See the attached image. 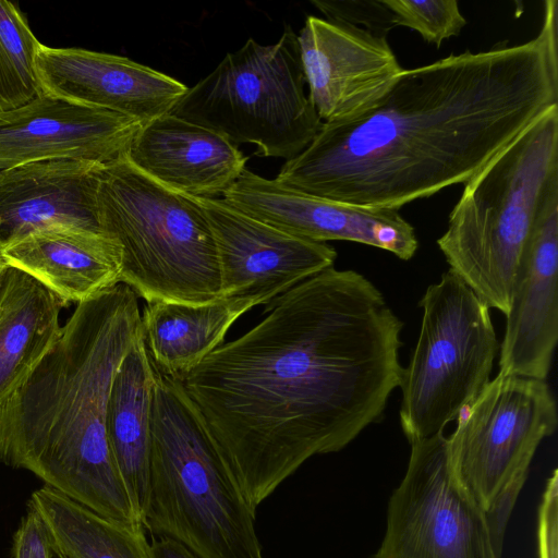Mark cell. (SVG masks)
I'll return each mask as SVG.
<instances>
[{"label": "cell", "mask_w": 558, "mask_h": 558, "mask_svg": "<svg viewBox=\"0 0 558 558\" xmlns=\"http://www.w3.org/2000/svg\"><path fill=\"white\" fill-rule=\"evenodd\" d=\"M150 558H199L181 543L166 538H155L149 543Z\"/></svg>", "instance_id": "cell-30"}, {"label": "cell", "mask_w": 558, "mask_h": 558, "mask_svg": "<svg viewBox=\"0 0 558 558\" xmlns=\"http://www.w3.org/2000/svg\"><path fill=\"white\" fill-rule=\"evenodd\" d=\"M298 44L307 97L323 122L368 110L403 71L386 36L361 26L310 15Z\"/></svg>", "instance_id": "cell-12"}, {"label": "cell", "mask_w": 558, "mask_h": 558, "mask_svg": "<svg viewBox=\"0 0 558 558\" xmlns=\"http://www.w3.org/2000/svg\"><path fill=\"white\" fill-rule=\"evenodd\" d=\"M252 307L223 298L204 304L149 302L141 313L142 340L157 372L181 379L223 343L233 323Z\"/></svg>", "instance_id": "cell-22"}, {"label": "cell", "mask_w": 558, "mask_h": 558, "mask_svg": "<svg viewBox=\"0 0 558 558\" xmlns=\"http://www.w3.org/2000/svg\"><path fill=\"white\" fill-rule=\"evenodd\" d=\"M315 5L326 20L364 25L375 34L386 36V33L395 27L392 15L383 0L376 1H323L313 0Z\"/></svg>", "instance_id": "cell-26"}, {"label": "cell", "mask_w": 558, "mask_h": 558, "mask_svg": "<svg viewBox=\"0 0 558 558\" xmlns=\"http://www.w3.org/2000/svg\"><path fill=\"white\" fill-rule=\"evenodd\" d=\"M36 72L44 94L128 116L145 124L171 112L187 88L126 57L40 45Z\"/></svg>", "instance_id": "cell-15"}, {"label": "cell", "mask_w": 558, "mask_h": 558, "mask_svg": "<svg viewBox=\"0 0 558 558\" xmlns=\"http://www.w3.org/2000/svg\"><path fill=\"white\" fill-rule=\"evenodd\" d=\"M68 305L120 283V252L106 234L76 227L33 232L0 252Z\"/></svg>", "instance_id": "cell-19"}, {"label": "cell", "mask_w": 558, "mask_h": 558, "mask_svg": "<svg viewBox=\"0 0 558 558\" xmlns=\"http://www.w3.org/2000/svg\"><path fill=\"white\" fill-rule=\"evenodd\" d=\"M65 306L31 275L7 265L0 282V407L59 338Z\"/></svg>", "instance_id": "cell-21"}, {"label": "cell", "mask_w": 558, "mask_h": 558, "mask_svg": "<svg viewBox=\"0 0 558 558\" xmlns=\"http://www.w3.org/2000/svg\"><path fill=\"white\" fill-rule=\"evenodd\" d=\"M538 558H558V471L547 478L537 513Z\"/></svg>", "instance_id": "cell-27"}, {"label": "cell", "mask_w": 558, "mask_h": 558, "mask_svg": "<svg viewBox=\"0 0 558 558\" xmlns=\"http://www.w3.org/2000/svg\"><path fill=\"white\" fill-rule=\"evenodd\" d=\"M254 523L182 383L158 373L143 526L199 558H264Z\"/></svg>", "instance_id": "cell-4"}, {"label": "cell", "mask_w": 558, "mask_h": 558, "mask_svg": "<svg viewBox=\"0 0 558 558\" xmlns=\"http://www.w3.org/2000/svg\"><path fill=\"white\" fill-rule=\"evenodd\" d=\"M5 267H7V263L0 255V282H1V277H2V274H3V270L5 269Z\"/></svg>", "instance_id": "cell-31"}, {"label": "cell", "mask_w": 558, "mask_h": 558, "mask_svg": "<svg viewBox=\"0 0 558 558\" xmlns=\"http://www.w3.org/2000/svg\"><path fill=\"white\" fill-rule=\"evenodd\" d=\"M558 189V106L464 183L437 240L450 270L490 308L507 314L539 209Z\"/></svg>", "instance_id": "cell-5"}, {"label": "cell", "mask_w": 558, "mask_h": 558, "mask_svg": "<svg viewBox=\"0 0 558 558\" xmlns=\"http://www.w3.org/2000/svg\"><path fill=\"white\" fill-rule=\"evenodd\" d=\"M101 231L120 252V283L147 303L220 299L219 262L208 221L191 196L135 168L126 155L98 177Z\"/></svg>", "instance_id": "cell-6"}, {"label": "cell", "mask_w": 558, "mask_h": 558, "mask_svg": "<svg viewBox=\"0 0 558 558\" xmlns=\"http://www.w3.org/2000/svg\"><path fill=\"white\" fill-rule=\"evenodd\" d=\"M420 306L418 339L399 386L409 442L441 434L475 400L499 351L489 307L452 270L426 289Z\"/></svg>", "instance_id": "cell-8"}, {"label": "cell", "mask_w": 558, "mask_h": 558, "mask_svg": "<svg viewBox=\"0 0 558 558\" xmlns=\"http://www.w3.org/2000/svg\"><path fill=\"white\" fill-rule=\"evenodd\" d=\"M529 471H522L498 493L490 507L485 510V518L492 543L501 557L506 529L519 494L526 481Z\"/></svg>", "instance_id": "cell-28"}, {"label": "cell", "mask_w": 558, "mask_h": 558, "mask_svg": "<svg viewBox=\"0 0 558 558\" xmlns=\"http://www.w3.org/2000/svg\"><path fill=\"white\" fill-rule=\"evenodd\" d=\"M298 35L287 25L272 45L248 38L175 104L171 113L260 157L294 158L323 121L304 90Z\"/></svg>", "instance_id": "cell-7"}, {"label": "cell", "mask_w": 558, "mask_h": 558, "mask_svg": "<svg viewBox=\"0 0 558 558\" xmlns=\"http://www.w3.org/2000/svg\"><path fill=\"white\" fill-rule=\"evenodd\" d=\"M126 158L174 192L209 198H222L248 159L217 132L171 112L140 128Z\"/></svg>", "instance_id": "cell-18"}, {"label": "cell", "mask_w": 558, "mask_h": 558, "mask_svg": "<svg viewBox=\"0 0 558 558\" xmlns=\"http://www.w3.org/2000/svg\"><path fill=\"white\" fill-rule=\"evenodd\" d=\"M222 199L283 232L310 241H351L409 260L418 247L413 227L397 208H368L291 190L244 169Z\"/></svg>", "instance_id": "cell-13"}, {"label": "cell", "mask_w": 558, "mask_h": 558, "mask_svg": "<svg viewBox=\"0 0 558 558\" xmlns=\"http://www.w3.org/2000/svg\"><path fill=\"white\" fill-rule=\"evenodd\" d=\"M49 535L40 515L29 506L13 536L12 558H52Z\"/></svg>", "instance_id": "cell-29"}, {"label": "cell", "mask_w": 558, "mask_h": 558, "mask_svg": "<svg viewBox=\"0 0 558 558\" xmlns=\"http://www.w3.org/2000/svg\"><path fill=\"white\" fill-rule=\"evenodd\" d=\"M373 558H501L485 511L457 482L444 433L412 441Z\"/></svg>", "instance_id": "cell-10"}, {"label": "cell", "mask_w": 558, "mask_h": 558, "mask_svg": "<svg viewBox=\"0 0 558 558\" xmlns=\"http://www.w3.org/2000/svg\"><path fill=\"white\" fill-rule=\"evenodd\" d=\"M104 166L47 160L0 170V252L33 232L54 227L104 233L96 204Z\"/></svg>", "instance_id": "cell-17"}, {"label": "cell", "mask_w": 558, "mask_h": 558, "mask_svg": "<svg viewBox=\"0 0 558 558\" xmlns=\"http://www.w3.org/2000/svg\"><path fill=\"white\" fill-rule=\"evenodd\" d=\"M266 305L179 379L254 513L379 421L403 372V323L360 272L327 268Z\"/></svg>", "instance_id": "cell-1"}, {"label": "cell", "mask_w": 558, "mask_h": 558, "mask_svg": "<svg viewBox=\"0 0 558 558\" xmlns=\"http://www.w3.org/2000/svg\"><path fill=\"white\" fill-rule=\"evenodd\" d=\"M558 189L536 217L513 284L499 374L545 380L558 340Z\"/></svg>", "instance_id": "cell-16"}, {"label": "cell", "mask_w": 558, "mask_h": 558, "mask_svg": "<svg viewBox=\"0 0 558 558\" xmlns=\"http://www.w3.org/2000/svg\"><path fill=\"white\" fill-rule=\"evenodd\" d=\"M459 415L448 438L457 482L485 511L511 478L529 471L557 427V407L542 379L498 374Z\"/></svg>", "instance_id": "cell-9"}, {"label": "cell", "mask_w": 558, "mask_h": 558, "mask_svg": "<svg viewBox=\"0 0 558 558\" xmlns=\"http://www.w3.org/2000/svg\"><path fill=\"white\" fill-rule=\"evenodd\" d=\"M214 235L220 298L268 304L296 284L333 267L336 250L252 218L222 198L194 197Z\"/></svg>", "instance_id": "cell-11"}, {"label": "cell", "mask_w": 558, "mask_h": 558, "mask_svg": "<svg viewBox=\"0 0 558 558\" xmlns=\"http://www.w3.org/2000/svg\"><path fill=\"white\" fill-rule=\"evenodd\" d=\"M558 106V1L532 39L404 70L350 119L323 122L276 181L307 195L397 208L465 183Z\"/></svg>", "instance_id": "cell-2"}, {"label": "cell", "mask_w": 558, "mask_h": 558, "mask_svg": "<svg viewBox=\"0 0 558 558\" xmlns=\"http://www.w3.org/2000/svg\"><path fill=\"white\" fill-rule=\"evenodd\" d=\"M40 45L23 12L0 0V114L44 94L36 72Z\"/></svg>", "instance_id": "cell-24"}, {"label": "cell", "mask_w": 558, "mask_h": 558, "mask_svg": "<svg viewBox=\"0 0 558 558\" xmlns=\"http://www.w3.org/2000/svg\"><path fill=\"white\" fill-rule=\"evenodd\" d=\"M138 120L40 95L0 114V170L47 160L107 165L124 157Z\"/></svg>", "instance_id": "cell-14"}, {"label": "cell", "mask_w": 558, "mask_h": 558, "mask_svg": "<svg viewBox=\"0 0 558 558\" xmlns=\"http://www.w3.org/2000/svg\"><path fill=\"white\" fill-rule=\"evenodd\" d=\"M392 15L395 26L417 32L437 47L457 36L466 24L456 0H383Z\"/></svg>", "instance_id": "cell-25"}, {"label": "cell", "mask_w": 558, "mask_h": 558, "mask_svg": "<svg viewBox=\"0 0 558 558\" xmlns=\"http://www.w3.org/2000/svg\"><path fill=\"white\" fill-rule=\"evenodd\" d=\"M140 336L137 295L128 286L76 304L57 341L0 407V464L32 472L100 515L142 524L106 429L113 376Z\"/></svg>", "instance_id": "cell-3"}, {"label": "cell", "mask_w": 558, "mask_h": 558, "mask_svg": "<svg viewBox=\"0 0 558 558\" xmlns=\"http://www.w3.org/2000/svg\"><path fill=\"white\" fill-rule=\"evenodd\" d=\"M157 374L140 336L113 376L107 403L109 447L141 522L148 489Z\"/></svg>", "instance_id": "cell-20"}, {"label": "cell", "mask_w": 558, "mask_h": 558, "mask_svg": "<svg viewBox=\"0 0 558 558\" xmlns=\"http://www.w3.org/2000/svg\"><path fill=\"white\" fill-rule=\"evenodd\" d=\"M27 506L43 519L56 558H150L142 524L100 515L47 486Z\"/></svg>", "instance_id": "cell-23"}]
</instances>
